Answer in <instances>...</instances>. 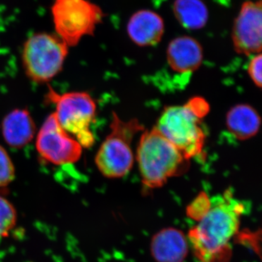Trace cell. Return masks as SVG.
<instances>
[{"instance_id": "cell-14", "label": "cell", "mask_w": 262, "mask_h": 262, "mask_svg": "<svg viewBox=\"0 0 262 262\" xmlns=\"http://www.w3.org/2000/svg\"><path fill=\"white\" fill-rule=\"evenodd\" d=\"M227 129L239 140L256 136L259 130L261 119L256 110L248 104H238L229 110L226 119Z\"/></svg>"}, {"instance_id": "cell-5", "label": "cell", "mask_w": 262, "mask_h": 262, "mask_svg": "<svg viewBox=\"0 0 262 262\" xmlns=\"http://www.w3.org/2000/svg\"><path fill=\"white\" fill-rule=\"evenodd\" d=\"M51 15L55 34L70 48L94 35L104 18L101 7L90 0H53Z\"/></svg>"}, {"instance_id": "cell-17", "label": "cell", "mask_w": 262, "mask_h": 262, "mask_svg": "<svg viewBox=\"0 0 262 262\" xmlns=\"http://www.w3.org/2000/svg\"><path fill=\"white\" fill-rule=\"evenodd\" d=\"M15 167L10 155L0 146V187H4L15 178Z\"/></svg>"}, {"instance_id": "cell-3", "label": "cell", "mask_w": 262, "mask_h": 262, "mask_svg": "<svg viewBox=\"0 0 262 262\" xmlns=\"http://www.w3.org/2000/svg\"><path fill=\"white\" fill-rule=\"evenodd\" d=\"M209 110L206 100L199 97L183 106H168L160 117L157 129L189 160L203 151L206 134L201 119Z\"/></svg>"}, {"instance_id": "cell-1", "label": "cell", "mask_w": 262, "mask_h": 262, "mask_svg": "<svg viewBox=\"0 0 262 262\" xmlns=\"http://www.w3.org/2000/svg\"><path fill=\"white\" fill-rule=\"evenodd\" d=\"M209 210L188 233V241L200 262H226L229 242L238 231L244 203L229 190L211 199Z\"/></svg>"}, {"instance_id": "cell-7", "label": "cell", "mask_w": 262, "mask_h": 262, "mask_svg": "<svg viewBox=\"0 0 262 262\" xmlns=\"http://www.w3.org/2000/svg\"><path fill=\"white\" fill-rule=\"evenodd\" d=\"M47 98L56 106L54 113L63 130L73 136L82 148L91 147L95 141L90 129L96 113L94 98L88 93L58 94L51 89L48 92Z\"/></svg>"}, {"instance_id": "cell-11", "label": "cell", "mask_w": 262, "mask_h": 262, "mask_svg": "<svg viewBox=\"0 0 262 262\" xmlns=\"http://www.w3.org/2000/svg\"><path fill=\"white\" fill-rule=\"evenodd\" d=\"M203 51L201 43L189 36L173 39L167 49V61L174 72L189 74L201 67Z\"/></svg>"}, {"instance_id": "cell-2", "label": "cell", "mask_w": 262, "mask_h": 262, "mask_svg": "<svg viewBox=\"0 0 262 262\" xmlns=\"http://www.w3.org/2000/svg\"><path fill=\"white\" fill-rule=\"evenodd\" d=\"M136 160L143 184L150 189L163 187L169 179L187 171L189 165V160L156 127L141 136Z\"/></svg>"}, {"instance_id": "cell-18", "label": "cell", "mask_w": 262, "mask_h": 262, "mask_svg": "<svg viewBox=\"0 0 262 262\" xmlns=\"http://www.w3.org/2000/svg\"><path fill=\"white\" fill-rule=\"evenodd\" d=\"M211 204V198L206 192H201L188 206L187 215L198 222L209 210Z\"/></svg>"}, {"instance_id": "cell-13", "label": "cell", "mask_w": 262, "mask_h": 262, "mask_svg": "<svg viewBox=\"0 0 262 262\" xmlns=\"http://www.w3.org/2000/svg\"><path fill=\"white\" fill-rule=\"evenodd\" d=\"M151 253L158 262H182L188 252L187 237L179 229L166 228L155 234Z\"/></svg>"}, {"instance_id": "cell-6", "label": "cell", "mask_w": 262, "mask_h": 262, "mask_svg": "<svg viewBox=\"0 0 262 262\" xmlns=\"http://www.w3.org/2000/svg\"><path fill=\"white\" fill-rule=\"evenodd\" d=\"M69 48L56 34L40 32L30 36L22 51L26 75L37 83L49 82L63 68Z\"/></svg>"}, {"instance_id": "cell-16", "label": "cell", "mask_w": 262, "mask_h": 262, "mask_svg": "<svg viewBox=\"0 0 262 262\" xmlns=\"http://www.w3.org/2000/svg\"><path fill=\"white\" fill-rule=\"evenodd\" d=\"M17 222L16 210L11 203L0 195V238L7 237Z\"/></svg>"}, {"instance_id": "cell-10", "label": "cell", "mask_w": 262, "mask_h": 262, "mask_svg": "<svg viewBox=\"0 0 262 262\" xmlns=\"http://www.w3.org/2000/svg\"><path fill=\"white\" fill-rule=\"evenodd\" d=\"M165 24L158 13L141 10L134 13L127 26L129 37L138 46L148 47L158 44L163 37Z\"/></svg>"}, {"instance_id": "cell-8", "label": "cell", "mask_w": 262, "mask_h": 262, "mask_svg": "<svg viewBox=\"0 0 262 262\" xmlns=\"http://www.w3.org/2000/svg\"><path fill=\"white\" fill-rule=\"evenodd\" d=\"M36 148L42 159L56 165L77 163L83 149L73 136L63 130L54 113L46 118L38 131Z\"/></svg>"}, {"instance_id": "cell-15", "label": "cell", "mask_w": 262, "mask_h": 262, "mask_svg": "<svg viewBox=\"0 0 262 262\" xmlns=\"http://www.w3.org/2000/svg\"><path fill=\"white\" fill-rule=\"evenodd\" d=\"M173 13L184 28L196 30L206 26L208 10L202 0H175Z\"/></svg>"}, {"instance_id": "cell-4", "label": "cell", "mask_w": 262, "mask_h": 262, "mask_svg": "<svg viewBox=\"0 0 262 262\" xmlns=\"http://www.w3.org/2000/svg\"><path fill=\"white\" fill-rule=\"evenodd\" d=\"M110 134L103 141L95 158L96 166L105 177L121 178L130 172L134 163L131 142L134 136L144 130L136 119L124 121L113 113Z\"/></svg>"}, {"instance_id": "cell-19", "label": "cell", "mask_w": 262, "mask_h": 262, "mask_svg": "<svg viewBox=\"0 0 262 262\" xmlns=\"http://www.w3.org/2000/svg\"><path fill=\"white\" fill-rule=\"evenodd\" d=\"M261 53L254 55L250 61L248 66V73L251 80L258 88H261Z\"/></svg>"}, {"instance_id": "cell-12", "label": "cell", "mask_w": 262, "mask_h": 262, "mask_svg": "<svg viewBox=\"0 0 262 262\" xmlns=\"http://www.w3.org/2000/svg\"><path fill=\"white\" fill-rule=\"evenodd\" d=\"M5 142L13 148H21L36 135V125L28 110L18 108L10 112L2 122Z\"/></svg>"}, {"instance_id": "cell-9", "label": "cell", "mask_w": 262, "mask_h": 262, "mask_svg": "<svg viewBox=\"0 0 262 262\" xmlns=\"http://www.w3.org/2000/svg\"><path fill=\"white\" fill-rule=\"evenodd\" d=\"M234 51L250 56L261 53L262 47V3L244 2L236 17L232 33Z\"/></svg>"}]
</instances>
